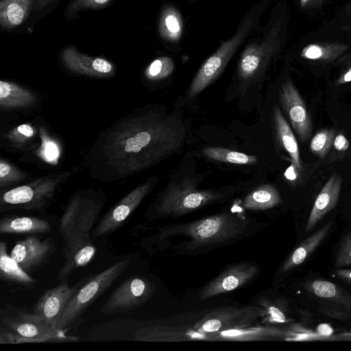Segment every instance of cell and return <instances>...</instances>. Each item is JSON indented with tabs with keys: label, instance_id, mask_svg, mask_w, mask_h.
<instances>
[{
	"label": "cell",
	"instance_id": "cell-1",
	"mask_svg": "<svg viewBox=\"0 0 351 351\" xmlns=\"http://www.w3.org/2000/svg\"><path fill=\"white\" fill-rule=\"evenodd\" d=\"M186 130L182 119L157 104L135 108L104 129L82 165L93 180L123 181L178 153Z\"/></svg>",
	"mask_w": 351,
	"mask_h": 351
},
{
	"label": "cell",
	"instance_id": "cell-2",
	"mask_svg": "<svg viewBox=\"0 0 351 351\" xmlns=\"http://www.w3.org/2000/svg\"><path fill=\"white\" fill-rule=\"evenodd\" d=\"M256 226L257 224L250 219L230 211L160 228L156 236L160 242L184 237V241L173 249L182 254H195L238 241L255 232Z\"/></svg>",
	"mask_w": 351,
	"mask_h": 351
},
{
	"label": "cell",
	"instance_id": "cell-3",
	"mask_svg": "<svg viewBox=\"0 0 351 351\" xmlns=\"http://www.w3.org/2000/svg\"><path fill=\"white\" fill-rule=\"evenodd\" d=\"M202 178L189 173L170 178L147 209L145 216L150 220L178 217L203 207L221 204L239 191L238 186L201 189Z\"/></svg>",
	"mask_w": 351,
	"mask_h": 351
},
{
	"label": "cell",
	"instance_id": "cell-4",
	"mask_svg": "<svg viewBox=\"0 0 351 351\" xmlns=\"http://www.w3.org/2000/svg\"><path fill=\"white\" fill-rule=\"evenodd\" d=\"M77 169L78 167H74L51 172L1 191L0 211L13 209L40 210L46 208Z\"/></svg>",
	"mask_w": 351,
	"mask_h": 351
},
{
	"label": "cell",
	"instance_id": "cell-5",
	"mask_svg": "<svg viewBox=\"0 0 351 351\" xmlns=\"http://www.w3.org/2000/svg\"><path fill=\"white\" fill-rule=\"evenodd\" d=\"M0 343L76 341L63 330L48 324L34 312L6 306L1 313Z\"/></svg>",
	"mask_w": 351,
	"mask_h": 351
},
{
	"label": "cell",
	"instance_id": "cell-6",
	"mask_svg": "<svg viewBox=\"0 0 351 351\" xmlns=\"http://www.w3.org/2000/svg\"><path fill=\"white\" fill-rule=\"evenodd\" d=\"M106 202L103 189H80L73 194L60 220L59 231L65 245L90 237Z\"/></svg>",
	"mask_w": 351,
	"mask_h": 351
},
{
	"label": "cell",
	"instance_id": "cell-7",
	"mask_svg": "<svg viewBox=\"0 0 351 351\" xmlns=\"http://www.w3.org/2000/svg\"><path fill=\"white\" fill-rule=\"evenodd\" d=\"M282 40V19H278L270 23L261 38L246 46L237 66V77L243 87L262 80L271 60L279 52Z\"/></svg>",
	"mask_w": 351,
	"mask_h": 351
},
{
	"label": "cell",
	"instance_id": "cell-8",
	"mask_svg": "<svg viewBox=\"0 0 351 351\" xmlns=\"http://www.w3.org/2000/svg\"><path fill=\"white\" fill-rule=\"evenodd\" d=\"M129 264V260L124 259L95 275L82 279L80 285L65 306L56 327L64 330L77 322L88 308L111 286Z\"/></svg>",
	"mask_w": 351,
	"mask_h": 351
},
{
	"label": "cell",
	"instance_id": "cell-9",
	"mask_svg": "<svg viewBox=\"0 0 351 351\" xmlns=\"http://www.w3.org/2000/svg\"><path fill=\"white\" fill-rule=\"evenodd\" d=\"M256 6L242 21L234 36L223 42L202 64L187 90L188 96L193 97L202 93L222 73L234 55L239 47L244 42L256 23L261 8Z\"/></svg>",
	"mask_w": 351,
	"mask_h": 351
},
{
	"label": "cell",
	"instance_id": "cell-10",
	"mask_svg": "<svg viewBox=\"0 0 351 351\" xmlns=\"http://www.w3.org/2000/svg\"><path fill=\"white\" fill-rule=\"evenodd\" d=\"M264 316V309L258 305L223 306L211 310L195 324L193 329L201 335H210L250 326Z\"/></svg>",
	"mask_w": 351,
	"mask_h": 351
},
{
	"label": "cell",
	"instance_id": "cell-11",
	"mask_svg": "<svg viewBox=\"0 0 351 351\" xmlns=\"http://www.w3.org/2000/svg\"><path fill=\"white\" fill-rule=\"evenodd\" d=\"M158 181L156 176L149 177L123 196L100 219L91 232L92 236L102 238L114 232L152 192Z\"/></svg>",
	"mask_w": 351,
	"mask_h": 351
},
{
	"label": "cell",
	"instance_id": "cell-12",
	"mask_svg": "<svg viewBox=\"0 0 351 351\" xmlns=\"http://www.w3.org/2000/svg\"><path fill=\"white\" fill-rule=\"evenodd\" d=\"M155 291L149 279L135 276L126 279L108 297L100 313L115 315L132 311L145 304Z\"/></svg>",
	"mask_w": 351,
	"mask_h": 351
},
{
	"label": "cell",
	"instance_id": "cell-13",
	"mask_svg": "<svg viewBox=\"0 0 351 351\" xmlns=\"http://www.w3.org/2000/svg\"><path fill=\"white\" fill-rule=\"evenodd\" d=\"M278 100L300 141L306 142L313 130L311 117L303 98L290 80H287L280 84Z\"/></svg>",
	"mask_w": 351,
	"mask_h": 351
},
{
	"label": "cell",
	"instance_id": "cell-14",
	"mask_svg": "<svg viewBox=\"0 0 351 351\" xmlns=\"http://www.w3.org/2000/svg\"><path fill=\"white\" fill-rule=\"evenodd\" d=\"M258 271V266L251 261L231 264L204 285L198 297L206 300L238 289L254 279Z\"/></svg>",
	"mask_w": 351,
	"mask_h": 351
},
{
	"label": "cell",
	"instance_id": "cell-15",
	"mask_svg": "<svg viewBox=\"0 0 351 351\" xmlns=\"http://www.w3.org/2000/svg\"><path fill=\"white\" fill-rule=\"evenodd\" d=\"M60 60L66 71L77 75L110 78L117 71L115 65L107 59L83 53L72 45L62 50Z\"/></svg>",
	"mask_w": 351,
	"mask_h": 351
},
{
	"label": "cell",
	"instance_id": "cell-16",
	"mask_svg": "<svg viewBox=\"0 0 351 351\" xmlns=\"http://www.w3.org/2000/svg\"><path fill=\"white\" fill-rule=\"evenodd\" d=\"M54 250L51 238L40 239L33 234L16 242L10 256L29 274L47 262Z\"/></svg>",
	"mask_w": 351,
	"mask_h": 351
},
{
	"label": "cell",
	"instance_id": "cell-17",
	"mask_svg": "<svg viewBox=\"0 0 351 351\" xmlns=\"http://www.w3.org/2000/svg\"><path fill=\"white\" fill-rule=\"evenodd\" d=\"M80 282L81 280L70 287L66 280L47 290L36 303L34 312L48 324L56 327L65 306Z\"/></svg>",
	"mask_w": 351,
	"mask_h": 351
},
{
	"label": "cell",
	"instance_id": "cell-18",
	"mask_svg": "<svg viewBox=\"0 0 351 351\" xmlns=\"http://www.w3.org/2000/svg\"><path fill=\"white\" fill-rule=\"evenodd\" d=\"M40 142L39 123L27 122L14 125L1 132L0 146L10 152H27Z\"/></svg>",
	"mask_w": 351,
	"mask_h": 351
},
{
	"label": "cell",
	"instance_id": "cell-19",
	"mask_svg": "<svg viewBox=\"0 0 351 351\" xmlns=\"http://www.w3.org/2000/svg\"><path fill=\"white\" fill-rule=\"evenodd\" d=\"M342 178L332 175L318 194L308 218L305 232H310L337 205L342 186Z\"/></svg>",
	"mask_w": 351,
	"mask_h": 351
},
{
	"label": "cell",
	"instance_id": "cell-20",
	"mask_svg": "<svg viewBox=\"0 0 351 351\" xmlns=\"http://www.w3.org/2000/svg\"><path fill=\"white\" fill-rule=\"evenodd\" d=\"M40 96L34 91L16 82H0V110L1 112L23 110L38 105Z\"/></svg>",
	"mask_w": 351,
	"mask_h": 351
},
{
	"label": "cell",
	"instance_id": "cell-21",
	"mask_svg": "<svg viewBox=\"0 0 351 351\" xmlns=\"http://www.w3.org/2000/svg\"><path fill=\"white\" fill-rule=\"evenodd\" d=\"M40 142L36 149L24 153L20 159L27 162L33 157L29 162L43 165L44 167H55L60 160L62 150L60 141L44 123H39Z\"/></svg>",
	"mask_w": 351,
	"mask_h": 351
},
{
	"label": "cell",
	"instance_id": "cell-22",
	"mask_svg": "<svg viewBox=\"0 0 351 351\" xmlns=\"http://www.w3.org/2000/svg\"><path fill=\"white\" fill-rule=\"evenodd\" d=\"M96 247L90 237L84 238L65 245L63 249L64 262L57 276L60 282L67 280L69 276L78 267L88 264L93 258Z\"/></svg>",
	"mask_w": 351,
	"mask_h": 351
},
{
	"label": "cell",
	"instance_id": "cell-23",
	"mask_svg": "<svg viewBox=\"0 0 351 351\" xmlns=\"http://www.w3.org/2000/svg\"><path fill=\"white\" fill-rule=\"evenodd\" d=\"M272 120L278 144L289 154L291 166L302 171L303 165L300 159L299 147L295 136L279 106L276 104L273 108Z\"/></svg>",
	"mask_w": 351,
	"mask_h": 351
},
{
	"label": "cell",
	"instance_id": "cell-24",
	"mask_svg": "<svg viewBox=\"0 0 351 351\" xmlns=\"http://www.w3.org/2000/svg\"><path fill=\"white\" fill-rule=\"evenodd\" d=\"M287 332L273 326H248L243 328L223 330L210 335V338L220 341H261L280 339Z\"/></svg>",
	"mask_w": 351,
	"mask_h": 351
},
{
	"label": "cell",
	"instance_id": "cell-25",
	"mask_svg": "<svg viewBox=\"0 0 351 351\" xmlns=\"http://www.w3.org/2000/svg\"><path fill=\"white\" fill-rule=\"evenodd\" d=\"M51 230L46 219L32 216H6L0 220V234H45Z\"/></svg>",
	"mask_w": 351,
	"mask_h": 351
},
{
	"label": "cell",
	"instance_id": "cell-26",
	"mask_svg": "<svg viewBox=\"0 0 351 351\" xmlns=\"http://www.w3.org/2000/svg\"><path fill=\"white\" fill-rule=\"evenodd\" d=\"M332 226V222H328L317 231L304 240L288 256L280 267L279 271L285 274L293 270L309 256L326 238Z\"/></svg>",
	"mask_w": 351,
	"mask_h": 351
},
{
	"label": "cell",
	"instance_id": "cell-27",
	"mask_svg": "<svg viewBox=\"0 0 351 351\" xmlns=\"http://www.w3.org/2000/svg\"><path fill=\"white\" fill-rule=\"evenodd\" d=\"M36 0H0V25L14 29L28 18Z\"/></svg>",
	"mask_w": 351,
	"mask_h": 351
},
{
	"label": "cell",
	"instance_id": "cell-28",
	"mask_svg": "<svg viewBox=\"0 0 351 351\" xmlns=\"http://www.w3.org/2000/svg\"><path fill=\"white\" fill-rule=\"evenodd\" d=\"M0 275L4 280L27 288L33 287L36 283V280L8 254L7 245L4 241L0 243Z\"/></svg>",
	"mask_w": 351,
	"mask_h": 351
},
{
	"label": "cell",
	"instance_id": "cell-29",
	"mask_svg": "<svg viewBox=\"0 0 351 351\" xmlns=\"http://www.w3.org/2000/svg\"><path fill=\"white\" fill-rule=\"evenodd\" d=\"M282 203L278 189L271 184H263L247 193L242 206L250 210H265L274 208Z\"/></svg>",
	"mask_w": 351,
	"mask_h": 351
},
{
	"label": "cell",
	"instance_id": "cell-30",
	"mask_svg": "<svg viewBox=\"0 0 351 351\" xmlns=\"http://www.w3.org/2000/svg\"><path fill=\"white\" fill-rule=\"evenodd\" d=\"M183 20L180 12L173 5H167L161 12L158 22V33L168 42L178 41L183 32Z\"/></svg>",
	"mask_w": 351,
	"mask_h": 351
},
{
	"label": "cell",
	"instance_id": "cell-31",
	"mask_svg": "<svg viewBox=\"0 0 351 351\" xmlns=\"http://www.w3.org/2000/svg\"><path fill=\"white\" fill-rule=\"evenodd\" d=\"M306 287L316 297L330 300L351 310V296L337 285L324 280H316L308 282Z\"/></svg>",
	"mask_w": 351,
	"mask_h": 351
},
{
	"label": "cell",
	"instance_id": "cell-32",
	"mask_svg": "<svg viewBox=\"0 0 351 351\" xmlns=\"http://www.w3.org/2000/svg\"><path fill=\"white\" fill-rule=\"evenodd\" d=\"M348 49V45L341 43L310 44L304 47L300 56L308 60L331 62Z\"/></svg>",
	"mask_w": 351,
	"mask_h": 351
},
{
	"label": "cell",
	"instance_id": "cell-33",
	"mask_svg": "<svg viewBox=\"0 0 351 351\" xmlns=\"http://www.w3.org/2000/svg\"><path fill=\"white\" fill-rule=\"evenodd\" d=\"M204 155L209 159L236 165H252L257 162V158L237 151L218 147H208L202 150Z\"/></svg>",
	"mask_w": 351,
	"mask_h": 351
},
{
	"label": "cell",
	"instance_id": "cell-34",
	"mask_svg": "<svg viewBox=\"0 0 351 351\" xmlns=\"http://www.w3.org/2000/svg\"><path fill=\"white\" fill-rule=\"evenodd\" d=\"M30 177L29 172L20 169L8 159L0 158V191L21 184Z\"/></svg>",
	"mask_w": 351,
	"mask_h": 351
},
{
	"label": "cell",
	"instance_id": "cell-35",
	"mask_svg": "<svg viewBox=\"0 0 351 351\" xmlns=\"http://www.w3.org/2000/svg\"><path fill=\"white\" fill-rule=\"evenodd\" d=\"M336 135L332 128H322L316 132L310 141L309 147L312 154L324 159L331 150Z\"/></svg>",
	"mask_w": 351,
	"mask_h": 351
},
{
	"label": "cell",
	"instance_id": "cell-36",
	"mask_svg": "<svg viewBox=\"0 0 351 351\" xmlns=\"http://www.w3.org/2000/svg\"><path fill=\"white\" fill-rule=\"evenodd\" d=\"M174 70V63L171 58L159 57L153 60L145 69L144 77L151 82H158L169 77Z\"/></svg>",
	"mask_w": 351,
	"mask_h": 351
},
{
	"label": "cell",
	"instance_id": "cell-37",
	"mask_svg": "<svg viewBox=\"0 0 351 351\" xmlns=\"http://www.w3.org/2000/svg\"><path fill=\"white\" fill-rule=\"evenodd\" d=\"M112 0H71L64 12L68 20H73L83 10H98L108 5Z\"/></svg>",
	"mask_w": 351,
	"mask_h": 351
},
{
	"label": "cell",
	"instance_id": "cell-38",
	"mask_svg": "<svg viewBox=\"0 0 351 351\" xmlns=\"http://www.w3.org/2000/svg\"><path fill=\"white\" fill-rule=\"evenodd\" d=\"M351 265V232L347 234L341 243L336 256L335 265L345 267Z\"/></svg>",
	"mask_w": 351,
	"mask_h": 351
},
{
	"label": "cell",
	"instance_id": "cell-39",
	"mask_svg": "<svg viewBox=\"0 0 351 351\" xmlns=\"http://www.w3.org/2000/svg\"><path fill=\"white\" fill-rule=\"evenodd\" d=\"M350 143L346 136L341 132L337 134L332 145L333 152L331 156V161L341 160L346 155Z\"/></svg>",
	"mask_w": 351,
	"mask_h": 351
},
{
	"label": "cell",
	"instance_id": "cell-40",
	"mask_svg": "<svg viewBox=\"0 0 351 351\" xmlns=\"http://www.w3.org/2000/svg\"><path fill=\"white\" fill-rule=\"evenodd\" d=\"M351 82V66L346 69L337 79L336 85H341Z\"/></svg>",
	"mask_w": 351,
	"mask_h": 351
},
{
	"label": "cell",
	"instance_id": "cell-41",
	"mask_svg": "<svg viewBox=\"0 0 351 351\" xmlns=\"http://www.w3.org/2000/svg\"><path fill=\"white\" fill-rule=\"evenodd\" d=\"M325 0H300L302 8L311 9L320 6Z\"/></svg>",
	"mask_w": 351,
	"mask_h": 351
},
{
	"label": "cell",
	"instance_id": "cell-42",
	"mask_svg": "<svg viewBox=\"0 0 351 351\" xmlns=\"http://www.w3.org/2000/svg\"><path fill=\"white\" fill-rule=\"evenodd\" d=\"M334 275L344 281L351 282V269L337 270Z\"/></svg>",
	"mask_w": 351,
	"mask_h": 351
},
{
	"label": "cell",
	"instance_id": "cell-43",
	"mask_svg": "<svg viewBox=\"0 0 351 351\" xmlns=\"http://www.w3.org/2000/svg\"><path fill=\"white\" fill-rule=\"evenodd\" d=\"M58 0H36L33 10L40 12L47 6L55 3Z\"/></svg>",
	"mask_w": 351,
	"mask_h": 351
},
{
	"label": "cell",
	"instance_id": "cell-44",
	"mask_svg": "<svg viewBox=\"0 0 351 351\" xmlns=\"http://www.w3.org/2000/svg\"><path fill=\"white\" fill-rule=\"evenodd\" d=\"M339 337H341V338L343 339L351 340V332L343 334V335H341V336L339 335Z\"/></svg>",
	"mask_w": 351,
	"mask_h": 351
},
{
	"label": "cell",
	"instance_id": "cell-45",
	"mask_svg": "<svg viewBox=\"0 0 351 351\" xmlns=\"http://www.w3.org/2000/svg\"><path fill=\"white\" fill-rule=\"evenodd\" d=\"M350 164H351V154L350 155Z\"/></svg>",
	"mask_w": 351,
	"mask_h": 351
}]
</instances>
